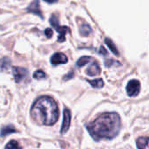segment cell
<instances>
[{
  "label": "cell",
  "mask_w": 149,
  "mask_h": 149,
  "mask_svg": "<svg viewBox=\"0 0 149 149\" xmlns=\"http://www.w3.org/2000/svg\"><path fill=\"white\" fill-rule=\"evenodd\" d=\"M120 118L115 112L103 113L86 126L89 133L95 141L101 139L112 140L115 138L120 133Z\"/></svg>",
  "instance_id": "obj_1"
},
{
  "label": "cell",
  "mask_w": 149,
  "mask_h": 149,
  "mask_svg": "<svg viewBox=\"0 0 149 149\" xmlns=\"http://www.w3.org/2000/svg\"><path fill=\"white\" fill-rule=\"evenodd\" d=\"M31 115L32 119L39 124L52 126L58 121L59 112L54 99L44 96L38 98L33 104L31 110Z\"/></svg>",
  "instance_id": "obj_2"
},
{
  "label": "cell",
  "mask_w": 149,
  "mask_h": 149,
  "mask_svg": "<svg viewBox=\"0 0 149 149\" xmlns=\"http://www.w3.org/2000/svg\"><path fill=\"white\" fill-rule=\"evenodd\" d=\"M50 23L52 25V27H54V29L58 32V42H64V41H65V35H66V33L70 32V28L68 26L60 25H59V22H58V17L55 14H53L51 17Z\"/></svg>",
  "instance_id": "obj_3"
},
{
  "label": "cell",
  "mask_w": 149,
  "mask_h": 149,
  "mask_svg": "<svg viewBox=\"0 0 149 149\" xmlns=\"http://www.w3.org/2000/svg\"><path fill=\"white\" fill-rule=\"evenodd\" d=\"M141 90V83L138 80H131L127 86V92L129 97H135Z\"/></svg>",
  "instance_id": "obj_4"
},
{
  "label": "cell",
  "mask_w": 149,
  "mask_h": 149,
  "mask_svg": "<svg viewBox=\"0 0 149 149\" xmlns=\"http://www.w3.org/2000/svg\"><path fill=\"white\" fill-rule=\"evenodd\" d=\"M12 74L14 76L15 82L20 83L21 81L24 80L28 76V70L26 68H21V67H13Z\"/></svg>",
  "instance_id": "obj_5"
},
{
  "label": "cell",
  "mask_w": 149,
  "mask_h": 149,
  "mask_svg": "<svg viewBox=\"0 0 149 149\" xmlns=\"http://www.w3.org/2000/svg\"><path fill=\"white\" fill-rule=\"evenodd\" d=\"M27 11L30 12V13H33V14L38 16L42 19L44 18L42 11L40 9V4H39V1L38 0H34L33 2H31L30 4V5L27 7Z\"/></svg>",
  "instance_id": "obj_6"
},
{
  "label": "cell",
  "mask_w": 149,
  "mask_h": 149,
  "mask_svg": "<svg viewBox=\"0 0 149 149\" xmlns=\"http://www.w3.org/2000/svg\"><path fill=\"white\" fill-rule=\"evenodd\" d=\"M68 61V59L65 54L63 53H56L51 57V63L53 66H58L60 64H65Z\"/></svg>",
  "instance_id": "obj_7"
},
{
  "label": "cell",
  "mask_w": 149,
  "mask_h": 149,
  "mask_svg": "<svg viewBox=\"0 0 149 149\" xmlns=\"http://www.w3.org/2000/svg\"><path fill=\"white\" fill-rule=\"evenodd\" d=\"M70 124H71V112L68 109H65L64 110V120H63L61 130H60L61 134H64L68 131L70 127Z\"/></svg>",
  "instance_id": "obj_8"
},
{
  "label": "cell",
  "mask_w": 149,
  "mask_h": 149,
  "mask_svg": "<svg viewBox=\"0 0 149 149\" xmlns=\"http://www.w3.org/2000/svg\"><path fill=\"white\" fill-rule=\"evenodd\" d=\"M101 72V69L98 64V62L94 61L93 63H92L88 68L86 69V74L89 76H98L100 75Z\"/></svg>",
  "instance_id": "obj_9"
},
{
  "label": "cell",
  "mask_w": 149,
  "mask_h": 149,
  "mask_svg": "<svg viewBox=\"0 0 149 149\" xmlns=\"http://www.w3.org/2000/svg\"><path fill=\"white\" fill-rule=\"evenodd\" d=\"M138 149H149V138L141 137L136 141Z\"/></svg>",
  "instance_id": "obj_10"
},
{
  "label": "cell",
  "mask_w": 149,
  "mask_h": 149,
  "mask_svg": "<svg viewBox=\"0 0 149 149\" xmlns=\"http://www.w3.org/2000/svg\"><path fill=\"white\" fill-rule=\"evenodd\" d=\"M10 64H11V61L8 57H3L0 59V72L8 70L10 67Z\"/></svg>",
  "instance_id": "obj_11"
},
{
  "label": "cell",
  "mask_w": 149,
  "mask_h": 149,
  "mask_svg": "<svg viewBox=\"0 0 149 149\" xmlns=\"http://www.w3.org/2000/svg\"><path fill=\"white\" fill-rule=\"evenodd\" d=\"M79 32H80V34L82 36L86 37V36H88L92 32V28H91V26L88 24H83L80 26Z\"/></svg>",
  "instance_id": "obj_12"
},
{
  "label": "cell",
  "mask_w": 149,
  "mask_h": 149,
  "mask_svg": "<svg viewBox=\"0 0 149 149\" xmlns=\"http://www.w3.org/2000/svg\"><path fill=\"white\" fill-rule=\"evenodd\" d=\"M93 61V58L90 57V56H83L81 58L79 59V61H77V67L80 68V67H83L86 64H88L89 62H91Z\"/></svg>",
  "instance_id": "obj_13"
},
{
  "label": "cell",
  "mask_w": 149,
  "mask_h": 149,
  "mask_svg": "<svg viewBox=\"0 0 149 149\" xmlns=\"http://www.w3.org/2000/svg\"><path fill=\"white\" fill-rule=\"evenodd\" d=\"M16 132V130H15V128H14V126H4V127H3L2 129H1V137H4V136H6V135H8V134H10V133H15Z\"/></svg>",
  "instance_id": "obj_14"
},
{
  "label": "cell",
  "mask_w": 149,
  "mask_h": 149,
  "mask_svg": "<svg viewBox=\"0 0 149 149\" xmlns=\"http://www.w3.org/2000/svg\"><path fill=\"white\" fill-rule=\"evenodd\" d=\"M87 82L92 85V87L96 89H100L104 86V82L102 79H95V80H87Z\"/></svg>",
  "instance_id": "obj_15"
},
{
  "label": "cell",
  "mask_w": 149,
  "mask_h": 149,
  "mask_svg": "<svg viewBox=\"0 0 149 149\" xmlns=\"http://www.w3.org/2000/svg\"><path fill=\"white\" fill-rule=\"evenodd\" d=\"M105 42H106V44L107 45V47H109V49L115 54V55H119V52H118V49H117V47H116V46L114 45V43L110 40V39H106L105 40Z\"/></svg>",
  "instance_id": "obj_16"
},
{
  "label": "cell",
  "mask_w": 149,
  "mask_h": 149,
  "mask_svg": "<svg viewBox=\"0 0 149 149\" xmlns=\"http://www.w3.org/2000/svg\"><path fill=\"white\" fill-rule=\"evenodd\" d=\"M4 149H22L20 145L18 144V142L17 141H9L6 146H5V148Z\"/></svg>",
  "instance_id": "obj_17"
},
{
  "label": "cell",
  "mask_w": 149,
  "mask_h": 149,
  "mask_svg": "<svg viewBox=\"0 0 149 149\" xmlns=\"http://www.w3.org/2000/svg\"><path fill=\"white\" fill-rule=\"evenodd\" d=\"M45 76H46L45 73L43 70H40V69L37 70V71L33 74V78H34V79H37V80L44 79V78H45Z\"/></svg>",
  "instance_id": "obj_18"
},
{
  "label": "cell",
  "mask_w": 149,
  "mask_h": 149,
  "mask_svg": "<svg viewBox=\"0 0 149 149\" xmlns=\"http://www.w3.org/2000/svg\"><path fill=\"white\" fill-rule=\"evenodd\" d=\"M45 33L47 38H52V35H53V32H52V30L51 28H46L45 31Z\"/></svg>",
  "instance_id": "obj_19"
},
{
  "label": "cell",
  "mask_w": 149,
  "mask_h": 149,
  "mask_svg": "<svg viewBox=\"0 0 149 149\" xmlns=\"http://www.w3.org/2000/svg\"><path fill=\"white\" fill-rule=\"evenodd\" d=\"M100 53L102 54H107V51H106V49H105L103 47H101L100 48Z\"/></svg>",
  "instance_id": "obj_20"
},
{
  "label": "cell",
  "mask_w": 149,
  "mask_h": 149,
  "mask_svg": "<svg viewBox=\"0 0 149 149\" xmlns=\"http://www.w3.org/2000/svg\"><path fill=\"white\" fill-rule=\"evenodd\" d=\"M44 1H45L46 3H50V4H52V3H55V2H57L58 0H44Z\"/></svg>",
  "instance_id": "obj_21"
}]
</instances>
